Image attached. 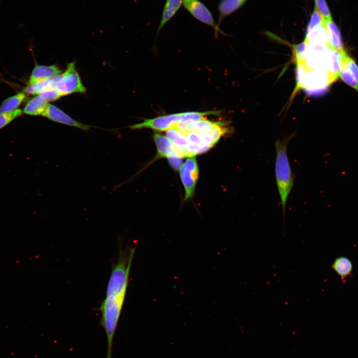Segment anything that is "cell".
<instances>
[{"label": "cell", "mask_w": 358, "mask_h": 358, "mask_svg": "<svg viewBox=\"0 0 358 358\" xmlns=\"http://www.w3.org/2000/svg\"><path fill=\"white\" fill-rule=\"evenodd\" d=\"M25 97V92H20L5 99L0 106V113L9 112L17 109Z\"/></svg>", "instance_id": "obj_17"}, {"label": "cell", "mask_w": 358, "mask_h": 358, "mask_svg": "<svg viewBox=\"0 0 358 358\" xmlns=\"http://www.w3.org/2000/svg\"><path fill=\"white\" fill-rule=\"evenodd\" d=\"M182 5V0H166L162 14L157 34L164 26L175 16Z\"/></svg>", "instance_id": "obj_9"}, {"label": "cell", "mask_w": 358, "mask_h": 358, "mask_svg": "<svg viewBox=\"0 0 358 358\" xmlns=\"http://www.w3.org/2000/svg\"><path fill=\"white\" fill-rule=\"evenodd\" d=\"M343 59L358 84V66L355 61L350 57L345 50L343 51Z\"/></svg>", "instance_id": "obj_22"}, {"label": "cell", "mask_w": 358, "mask_h": 358, "mask_svg": "<svg viewBox=\"0 0 358 358\" xmlns=\"http://www.w3.org/2000/svg\"><path fill=\"white\" fill-rule=\"evenodd\" d=\"M167 131V137L176 146L185 148L189 144L187 136L176 127L171 128Z\"/></svg>", "instance_id": "obj_18"}, {"label": "cell", "mask_w": 358, "mask_h": 358, "mask_svg": "<svg viewBox=\"0 0 358 358\" xmlns=\"http://www.w3.org/2000/svg\"><path fill=\"white\" fill-rule=\"evenodd\" d=\"M289 139L275 142V172L277 186L280 197L283 214L288 195L294 184L293 178L287 155Z\"/></svg>", "instance_id": "obj_1"}, {"label": "cell", "mask_w": 358, "mask_h": 358, "mask_svg": "<svg viewBox=\"0 0 358 358\" xmlns=\"http://www.w3.org/2000/svg\"><path fill=\"white\" fill-rule=\"evenodd\" d=\"M304 41L310 44L329 46V35L325 23L306 32Z\"/></svg>", "instance_id": "obj_8"}, {"label": "cell", "mask_w": 358, "mask_h": 358, "mask_svg": "<svg viewBox=\"0 0 358 358\" xmlns=\"http://www.w3.org/2000/svg\"><path fill=\"white\" fill-rule=\"evenodd\" d=\"M61 74H57L42 82L28 86L25 89L24 92L38 94L44 90L55 89L56 83L61 78Z\"/></svg>", "instance_id": "obj_16"}, {"label": "cell", "mask_w": 358, "mask_h": 358, "mask_svg": "<svg viewBox=\"0 0 358 358\" xmlns=\"http://www.w3.org/2000/svg\"><path fill=\"white\" fill-rule=\"evenodd\" d=\"M187 139L190 144L204 145H208L205 143L202 135L199 134L194 132H189L186 135Z\"/></svg>", "instance_id": "obj_25"}, {"label": "cell", "mask_w": 358, "mask_h": 358, "mask_svg": "<svg viewBox=\"0 0 358 358\" xmlns=\"http://www.w3.org/2000/svg\"><path fill=\"white\" fill-rule=\"evenodd\" d=\"M183 7L195 19L222 32L209 9L199 0H182Z\"/></svg>", "instance_id": "obj_5"}, {"label": "cell", "mask_w": 358, "mask_h": 358, "mask_svg": "<svg viewBox=\"0 0 358 358\" xmlns=\"http://www.w3.org/2000/svg\"><path fill=\"white\" fill-rule=\"evenodd\" d=\"M344 50L339 51L331 48L330 50L327 69L334 82L340 76Z\"/></svg>", "instance_id": "obj_10"}, {"label": "cell", "mask_w": 358, "mask_h": 358, "mask_svg": "<svg viewBox=\"0 0 358 358\" xmlns=\"http://www.w3.org/2000/svg\"><path fill=\"white\" fill-rule=\"evenodd\" d=\"M43 116L53 121L75 127L85 131L89 130L91 128V126L77 121L58 107L51 104L48 103Z\"/></svg>", "instance_id": "obj_6"}, {"label": "cell", "mask_w": 358, "mask_h": 358, "mask_svg": "<svg viewBox=\"0 0 358 358\" xmlns=\"http://www.w3.org/2000/svg\"><path fill=\"white\" fill-rule=\"evenodd\" d=\"M168 162L171 167L177 171L181 167L182 163V158L175 156L168 157Z\"/></svg>", "instance_id": "obj_26"}, {"label": "cell", "mask_w": 358, "mask_h": 358, "mask_svg": "<svg viewBox=\"0 0 358 358\" xmlns=\"http://www.w3.org/2000/svg\"><path fill=\"white\" fill-rule=\"evenodd\" d=\"M340 77L345 83L358 91V84L351 74L343 59L340 69Z\"/></svg>", "instance_id": "obj_19"}, {"label": "cell", "mask_w": 358, "mask_h": 358, "mask_svg": "<svg viewBox=\"0 0 358 358\" xmlns=\"http://www.w3.org/2000/svg\"><path fill=\"white\" fill-rule=\"evenodd\" d=\"M325 22V20L324 18L314 8L307 25L306 32H308L319 26L324 24Z\"/></svg>", "instance_id": "obj_23"}, {"label": "cell", "mask_w": 358, "mask_h": 358, "mask_svg": "<svg viewBox=\"0 0 358 358\" xmlns=\"http://www.w3.org/2000/svg\"><path fill=\"white\" fill-rule=\"evenodd\" d=\"M47 102L42 95L38 94L28 102L23 112L30 115L43 116L48 104Z\"/></svg>", "instance_id": "obj_12"}, {"label": "cell", "mask_w": 358, "mask_h": 358, "mask_svg": "<svg viewBox=\"0 0 358 358\" xmlns=\"http://www.w3.org/2000/svg\"><path fill=\"white\" fill-rule=\"evenodd\" d=\"M153 137L159 157L168 158L174 156L175 145L168 137L158 133H155Z\"/></svg>", "instance_id": "obj_11"}, {"label": "cell", "mask_w": 358, "mask_h": 358, "mask_svg": "<svg viewBox=\"0 0 358 358\" xmlns=\"http://www.w3.org/2000/svg\"><path fill=\"white\" fill-rule=\"evenodd\" d=\"M325 23L329 35V47L339 51L344 50L342 36L337 25L332 19L325 20Z\"/></svg>", "instance_id": "obj_13"}, {"label": "cell", "mask_w": 358, "mask_h": 358, "mask_svg": "<svg viewBox=\"0 0 358 358\" xmlns=\"http://www.w3.org/2000/svg\"><path fill=\"white\" fill-rule=\"evenodd\" d=\"M186 112L146 119L143 122L130 126V127L134 130L149 128L160 131H167L175 127L179 122L183 121Z\"/></svg>", "instance_id": "obj_3"}, {"label": "cell", "mask_w": 358, "mask_h": 358, "mask_svg": "<svg viewBox=\"0 0 358 358\" xmlns=\"http://www.w3.org/2000/svg\"><path fill=\"white\" fill-rule=\"evenodd\" d=\"M38 94L42 95L47 101L56 100L62 96L56 89L44 90Z\"/></svg>", "instance_id": "obj_24"}, {"label": "cell", "mask_w": 358, "mask_h": 358, "mask_svg": "<svg viewBox=\"0 0 358 358\" xmlns=\"http://www.w3.org/2000/svg\"><path fill=\"white\" fill-rule=\"evenodd\" d=\"M55 88L62 96L86 91V88L82 84L80 76L76 70L74 62L67 65L66 70L56 83Z\"/></svg>", "instance_id": "obj_2"}, {"label": "cell", "mask_w": 358, "mask_h": 358, "mask_svg": "<svg viewBox=\"0 0 358 358\" xmlns=\"http://www.w3.org/2000/svg\"><path fill=\"white\" fill-rule=\"evenodd\" d=\"M198 173L195 156L188 157L181 166L180 177L185 189V200L191 197L194 192Z\"/></svg>", "instance_id": "obj_4"}, {"label": "cell", "mask_w": 358, "mask_h": 358, "mask_svg": "<svg viewBox=\"0 0 358 358\" xmlns=\"http://www.w3.org/2000/svg\"><path fill=\"white\" fill-rule=\"evenodd\" d=\"M331 267L342 279L346 278L350 275L353 269L352 261L345 256H340L335 259Z\"/></svg>", "instance_id": "obj_15"}, {"label": "cell", "mask_w": 358, "mask_h": 358, "mask_svg": "<svg viewBox=\"0 0 358 358\" xmlns=\"http://www.w3.org/2000/svg\"><path fill=\"white\" fill-rule=\"evenodd\" d=\"M315 9L325 20L332 19L330 10L325 0H314Z\"/></svg>", "instance_id": "obj_20"}, {"label": "cell", "mask_w": 358, "mask_h": 358, "mask_svg": "<svg viewBox=\"0 0 358 358\" xmlns=\"http://www.w3.org/2000/svg\"><path fill=\"white\" fill-rule=\"evenodd\" d=\"M247 0H221L218 6V23L220 24L225 17L232 14L246 2Z\"/></svg>", "instance_id": "obj_14"}, {"label": "cell", "mask_w": 358, "mask_h": 358, "mask_svg": "<svg viewBox=\"0 0 358 358\" xmlns=\"http://www.w3.org/2000/svg\"><path fill=\"white\" fill-rule=\"evenodd\" d=\"M22 112L21 109H17L9 112L0 113V129L18 117L22 114Z\"/></svg>", "instance_id": "obj_21"}, {"label": "cell", "mask_w": 358, "mask_h": 358, "mask_svg": "<svg viewBox=\"0 0 358 358\" xmlns=\"http://www.w3.org/2000/svg\"><path fill=\"white\" fill-rule=\"evenodd\" d=\"M62 71L56 65H36L32 71L28 81V86L47 80L56 75L59 74Z\"/></svg>", "instance_id": "obj_7"}]
</instances>
